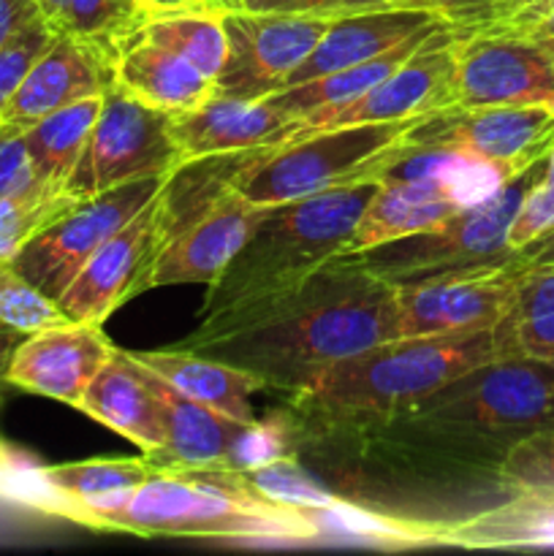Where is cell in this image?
Here are the masks:
<instances>
[{
	"label": "cell",
	"instance_id": "1",
	"mask_svg": "<svg viewBox=\"0 0 554 556\" xmlns=\"http://www.w3.org/2000/svg\"><path fill=\"white\" fill-rule=\"evenodd\" d=\"M386 340H396L394 286L331 258L302 286L193 331L179 348L291 394L310 375Z\"/></svg>",
	"mask_w": 554,
	"mask_h": 556
},
{
	"label": "cell",
	"instance_id": "2",
	"mask_svg": "<svg viewBox=\"0 0 554 556\" xmlns=\"http://www.w3.org/2000/svg\"><path fill=\"white\" fill-rule=\"evenodd\" d=\"M378 185L380 177L364 179L269 206L226 269L206 286L196 331L310 280L348 248Z\"/></svg>",
	"mask_w": 554,
	"mask_h": 556
},
{
	"label": "cell",
	"instance_id": "3",
	"mask_svg": "<svg viewBox=\"0 0 554 556\" xmlns=\"http://www.w3.org/2000/svg\"><path fill=\"white\" fill-rule=\"evenodd\" d=\"M500 356H508L500 324L470 334L396 337L310 375L291 396L315 416H407L467 369Z\"/></svg>",
	"mask_w": 554,
	"mask_h": 556
},
{
	"label": "cell",
	"instance_id": "4",
	"mask_svg": "<svg viewBox=\"0 0 554 556\" xmlns=\"http://www.w3.org/2000/svg\"><path fill=\"white\" fill-rule=\"evenodd\" d=\"M101 530L141 538H228V541H313L320 525L315 514L266 503L223 481L212 467L155 472L136 489Z\"/></svg>",
	"mask_w": 554,
	"mask_h": 556
},
{
	"label": "cell",
	"instance_id": "5",
	"mask_svg": "<svg viewBox=\"0 0 554 556\" xmlns=\"http://www.w3.org/2000/svg\"><path fill=\"white\" fill-rule=\"evenodd\" d=\"M543 161L505 179L487 199L462 206L454 215L424 231L391 239V242L375 244L358 253H340L335 258L364 269L389 286H411V282L432 280V277L467 275V271L514 264L516 253L508 244L511 223L527 190L543 174Z\"/></svg>",
	"mask_w": 554,
	"mask_h": 556
},
{
	"label": "cell",
	"instance_id": "6",
	"mask_svg": "<svg viewBox=\"0 0 554 556\" xmlns=\"http://www.w3.org/2000/svg\"><path fill=\"white\" fill-rule=\"evenodd\" d=\"M413 123L345 125L277 141L234 177L231 188L250 204L277 206L378 179L407 157L405 136Z\"/></svg>",
	"mask_w": 554,
	"mask_h": 556
},
{
	"label": "cell",
	"instance_id": "7",
	"mask_svg": "<svg viewBox=\"0 0 554 556\" xmlns=\"http://www.w3.org/2000/svg\"><path fill=\"white\" fill-rule=\"evenodd\" d=\"M407 418L435 434L483 440L508 451L554 424V364L492 358L435 391Z\"/></svg>",
	"mask_w": 554,
	"mask_h": 556
},
{
	"label": "cell",
	"instance_id": "8",
	"mask_svg": "<svg viewBox=\"0 0 554 556\" xmlns=\"http://www.w3.org/2000/svg\"><path fill=\"white\" fill-rule=\"evenodd\" d=\"M405 144L407 157L454 155L516 177L554 147V109L445 106L418 117Z\"/></svg>",
	"mask_w": 554,
	"mask_h": 556
},
{
	"label": "cell",
	"instance_id": "9",
	"mask_svg": "<svg viewBox=\"0 0 554 556\" xmlns=\"http://www.w3.org/2000/svg\"><path fill=\"white\" fill-rule=\"evenodd\" d=\"M168 119V112L147 106L117 85H109L85 150L65 179V190L74 199H90L134 179L172 174L185 161L172 139Z\"/></svg>",
	"mask_w": 554,
	"mask_h": 556
},
{
	"label": "cell",
	"instance_id": "10",
	"mask_svg": "<svg viewBox=\"0 0 554 556\" xmlns=\"http://www.w3.org/2000/svg\"><path fill=\"white\" fill-rule=\"evenodd\" d=\"M168 177V174H166ZM166 177H144L125 182L119 188L81 199L65 215L38 231L20 253L11 258L22 277L36 286L43 296L58 302L76 271L87 264L92 253L123 228L136 212L155 199Z\"/></svg>",
	"mask_w": 554,
	"mask_h": 556
},
{
	"label": "cell",
	"instance_id": "11",
	"mask_svg": "<svg viewBox=\"0 0 554 556\" xmlns=\"http://www.w3.org/2000/svg\"><path fill=\"white\" fill-rule=\"evenodd\" d=\"M451 30V106L554 109V58L527 38Z\"/></svg>",
	"mask_w": 554,
	"mask_h": 556
},
{
	"label": "cell",
	"instance_id": "12",
	"mask_svg": "<svg viewBox=\"0 0 554 556\" xmlns=\"http://www.w3.org/2000/svg\"><path fill=\"white\" fill-rule=\"evenodd\" d=\"M337 16L223 11L226 60L217 74V96L266 98L282 90Z\"/></svg>",
	"mask_w": 554,
	"mask_h": 556
},
{
	"label": "cell",
	"instance_id": "13",
	"mask_svg": "<svg viewBox=\"0 0 554 556\" xmlns=\"http://www.w3.org/2000/svg\"><path fill=\"white\" fill-rule=\"evenodd\" d=\"M451 30L443 27L362 98L293 119L282 141L345 125L407 123L451 106Z\"/></svg>",
	"mask_w": 554,
	"mask_h": 556
},
{
	"label": "cell",
	"instance_id": "14",
	"mask_svg": "<svg viewBox=\"0 0 554 556\" xmlns=\"http://www.w3.org/2000/svg\"><path fill=\"white\" fill-rule=\"evenodd\" d=\"M163 237H166V226H163L161 188L150 204L141 206L87 258L68 288L60 293L54 304L65 315V320L103 326V320L119 304L139 296Z\"/></svg>",
	"mask_w": 554,
	"mask_h": 556
},
{
	"label": "cell",
	"instance_id": "15",
	"mask_svg": "<svg viewBox=\"0 0 554 556\" xmlns=\"http://www.w3.org/2000/svg\"><path fill=\"white\" fill-rule=\"evenodd\" d=\"M521 264L445 275L394 286L396 337L470 334L494 329L505 318L519 282Z\"/></svg>",
	"mask_w": 554,
	"mask_h": 556
},
{
	"label": "cell",
	"instance_id": "16",
	"mask_svg": "<svg viewBox=\"0 0 554 556\" xmlns=\"http://www.w3.org/2000/svg\"><path fill=\"white\" fill-rule=\"evenodd\" d=\"M266 210L269 206L250 204L234 188L217 193L163 239L141 293L150 288L182 286V282H201V286L215 282L244 239L259 226Z\"/></svg>",
	"mask_w": 554,
	"mask_h": 556
},
{
	"label": "cell",
	"instance_id": "17",
	"mask_svg": "<svg viewBox=\"0 0 554 556\" xmlns=\"http://www.w3.org/2000/svg\"><path fill=\"white\" fill-rule=\"evenodd\" d=\"M114 353L112 340L98 324L47 326L25 334L9 362V386L49 396L79 410L87 386Z\"/></svg>",
	"mask_w": 554,
	"mask_h": 556
},
{
	"label": "cell",
	"instance_id": "18",
	"mask_svg": "<svg viewBox=\"0 0 554 556\" xmlns=\"http://www.w3.org/2000/svg\"><path fill=\"white\" fill-rule=\"evenodd\" d=\"M112 85V58L71 33H54L49 47L27 68L0 114V128L25 130L58 109L98 98Z\"/></svg>",
	"mask_w": 554,
	"mask_h": 556
},
{
	"label": "cell",
	"instance_id": "19",
	"mask_svg": "<svg viewBox=\"0 0 554 556\" xmlns=\"http://www.w3.org/2000/svg\"><path fill=\"white\" fill-rule=\"evenodd\" d=\"M467 204L470 201L459 185L451 182V177L435 168L416 166V161L405 157L380 177L378 190L342 253H358L391 239L411 237Z\"/></svg>",
	"mask_w": 554,
	"mask_h": 556
},
{
	"label": "cell",
	"instance_id": "20",
	"mask_svg": "<svg viewBox=\"0 0 554 556\" xmlns=\"http://www.w3.org/2000/svg\"><path fill=\"white\" fill-rule=\"evenodd\" d=\"M449 22L432 9H402V5H375L331 20L313 52L293 71L282 87L302 85L335 71L353 68L358 63L378 58L402 41L421 33L440 30Z\"/></svg>",
	"mask_w": 554,
	"mask_h": 556
},
{
	"label": "cell",
	"instance_id": "21",
	"mask_svg": "<svg viewBox=\"0 0 554 556\" xmlns=\"http://www.w3.org/2000/svg\"><path fill=\"white\" fill-rule=\"evenodd\" d=\"M291 117L269 98L212 96L190 112L172 114L168 130L182 161L237 155L282 141Z\"/></svg>",
	"mask_w": 554,
	"mask_h": 556
},
{
	"label": "cell",
	"instance_id": "22",
	"mask_svg": "<svg viewBox=\"0 0 554 556\" xmlns=\"http://www.w3.org/2000/svg\"><path fill=\"white\" fill-rule=\"evenodd\" d=\"M112 85L168 114L190 112L217 92L215 79L134 30L112 49Z\"/></svg>",
	"mask_w": 554,
	"mask_h": 556
},
{
	"label": "cell",
	"instance_id": "23",
	"mask_svg": "<svg viewBox=\"0 0 554 556\" xmlns=\"http://www.w3.org/2000/svg\"><path fill=\"white\" fill-rule=\"evenodd\" d=\"M79 410L123 434L144 454H158L163 448L161 405L152 391L150 372L130 351L114 348L109 362L87 386Z\"/></svg>",
	"mask_w": 554,
	"mask_h": 556
},
{
	"label": "cell",
	"instance_id": "24",
	"mask_svg": "<svg viewBox=\"0 0 554 556\" xmlns=\"http://www.w3.org/2000/svg\"><path fill=\"white\" fill-rule=\"evenodd\" d=\"M150 383L158 396V405H161L163 448L147 456L161 470H168V467H179V470L226 467L234 445L250 424L234 421L201 402H193L152 372Z\"/></svg>",
	"mask_w": 554,
	"mask_h": 556
},
{
	"label": "cell",
	"instance_id": "25",
	"mask_svg": "<svg viewBox=\"0 0 554 556\" xmlns=\"http://www.w3.org/2000/svg\"><path fill=\"white\" fill-rule=\"evenodd\" d=\"M161 467L150 459H87L43 467L38 481L47 494L60 500V510L76 521L101 530L103 519L128 505L136 489L150 481Z\"/></svg>",
	"mask_w": 554,
	"mask_h": 556
},
{
	"label": "cell",
	"instance_id": "26",
	"mask_svg": "<svg viewBox=\"0 0 554 556\" xmlns=\"http://www.w3.org/2000/svg\"><path fill=\"white\" fill-rule=\"evenodd\" d=\"M136 362L161 380H166L179 394L212 407L223 416L242 424H255L253 394L264 389V380L244 369L231 367L217 358L201 356L185 348L168 351H130Z\"/></svg>",
	"mask_w": 554,
	"mask_h": 556
},
{
	"label": "cell",
	"instance_id": "27",
	"mask_svg": "<svg viewBox=\"0 0 554 556\" xmlns=\"http://www.w3.org/2000/svg\"><path fill=\"white\" fill-rule=\"evenodd\" d=\"M435 543L465 548H554V497L511 494L500 508L438 527Z\"/></svg>",
	"mask_w": 554,
	"mask_h": 556
},
{
	"label": "cell",
	"instance_id": "28",
	"mask_svg": "<svg viewBox=\"0 0 554 556\" xmlns=\"http://www.w3.org/2000/svg\"><path fill=\"white\" fill-rule=\"evenodd\" d=\"M449 27V25H445ZM443 30V27H440ZM438 30L421 33V36H413L407 41H402L400 47L389 49V52L378 54V58L367 60V63H358L353 68L335 71V74L318 76V79L302 81V85L282 87V90L272 92L269 98L277 109H280L286 117H291V123L297 117H304L310 112H324V109L342 106V103H351L356 98H362L364 92L373 90L378 81H383L386 76L394 68H400L429 36H435Z\"/></svg>",
	"mask_w": 554,
	"mask_h": 556
},
{
	"label": "cell",
	"instance_id": "29",
	"mask_svg": "<svg viewBox=\"0 0 554 556\" xmlns=\"http://www.w3.org/2000/svg\"><path fill=\"white\" fill-rule=\"evenodd\" d=\"M98 109H101V96L85 98V101H76L71 106L47 114L36 125L22 130L33 174L41 182L65 188V179L71 177L81 150H85Z\"/></svg>",
	"mask_w": 554,
	"mask_h": 556
},
{
	"label": "cell",
	"instance_id": "30",
	"mask_svg": "<svg viewBox=\"0 0 554 556\" xmlns=\"http://www.w3.org/2000/svg\"><path fill=\"white\" fill-rule=\"evenodd\" d=\"M500 329L508 356L554 364V266H521Z\"/></svg>",
	"mask_w": 554,
	"mask_h": 556
},
{
	"label": "cell",
	"instance_id": "31",
	"mask_svg": "<svg viewBox=\"0 0 554 556\" xmlns=\"http://www.w3.org/2000/svg\"><path fill=\"white\" fill-rule=\"evenodd\" d=\"M134 33L144 41L179 54L210 79H217L223 60H226L223 14L150 16V20H141Z\"/></svg>",
	"mask_w": 554,
	"mask_h": 556
},
{
	"label": "cell",
	"instance_id": "32",
	"mask_svg": "<svg viewBox=\"0 0 554 556\" xmlns=\"http://www.w3.org/2000/svg\"><path fill=\"white\" fill-rule=\"evenodd\" d=\"M223 481L234 483L242 492L253 494V497L266 500V503L275 505H288V508H302L310 514H318V510L331 508L340 500L324 489L320 483H315L302 467L297 465L288 456L280 459L264 462V465L255 467H242V470H234V467H212Z\"/></svg>",
	"mask_w": 554,
	"mask_h": 556
},
{
	"label": "cell",
	"instance_id": "33",
	"mask_svg": "<svg viewBox=\"0 0 554 556\" xmlns=\"http://www.w3.org/2000/svg\"><path fill=\"white\" fill-rule=\"evenodd\" d=\"M76 201L81 199H74L60 185L41 182L33 174L30 182L0 199V258H14L38 231L65 215Z\"/></svg>",
	"mask_w": 554,
	"mask_h": 556
},
{
	"label": "cell",
	"instance_id": "34",
	"mask_svg": "<svg viewBox=\"0 0 554 556\" xmlns=\"http://www.w3.org/2000/svg\"><path fill=\"white\" fill-rule=\"evenodd\" d=\"M498 478L511 494H554V424L511 445Z\"/></svg>",
	"mask_w": 554,
	"mask_h": 556
},
{
	"label": "cell",
	"instance_id": "35",
	"mask_svg": "<svg viewBox=\"0 0 554 556\" xmlns=\"http://www.w3.org/2000/svg\"><path fill=\"white\" fill-rule=\"evenodd\" d=\"M134 27L136 20L128 0H68L58 33H71L81 41L96 43L112 58L119 38L128 36Z\"/></svg>",
	"mask_w": 554,
	"mask_h": 556
},
{
	"label": "cell",
	"instance_id": "36",
	"mask_svg": "<svg viewBox=\"0 0 554 556\" xmlns=\"http://www.w3.org/2000/svg\"><path fill=\"white\" fill-rule=\"evenodd\" d=\"M0 320L30 334L47 326L65 324V315L52 299L30 286L11 261L0 258Z\"/></svg>",
	"mask_w": 554,
	"mask_h": 556
},
{
	"label": "cell",
	"instance_id": "37",
	"mask_svg": "<svg viewBox=\"0 0 554 556\" xmlns=\"http://www.w3.org/2000/svg\"><path fill=\"white\" fill-rule=\"evenodd\" d=\"M52 36L54 27L43 16H36L0 47V114L20 87V81L25 79L27 68L49 47Z\"/></svg>",
	"mask_w": 554,
	"mask_h": 556
},
{
	"label": "cell",
	"instance_id": "38",
	"mask_svg": "<svg viewBox=\"0 0 554 556\" xmlns=\"http://www.w3.org/2000/svg\"><path fill=\"white\" fill-rule=\"evenodd\" d=\"M456 30H494L527 38L554 58V0H532L519 9L498 11L483 20L462 25Z\"/></svg>",
	"mask_w": 554,
	"mask_h": 556
},
{
	"label": "cell",
	"instance_id": "39",
	"mask_svg": "<svg viewBox=\"0 0 554 556\" xmlns=\"http://www.w3.org/2000/svg\"><path fill=\"white\" fill-rule=\"evenodd\" d=\"M386 5L383 0H242L239 9L261 14H304V16H342L353 11Z\"/></svg>",
	"mask_w": 554,
	"mask_h": 556
},
{
	"label": "cell",
	"instance_id": "40",
	"mask_svg": "<svg viewBox=\"0 0 554 556\" xmlns=\"http://www.w3.org/2000/svg\"><path fill=\"white\" fill-rule=\"evenodd\" d=\"M33 179L30 157H27L22 130L0 128V199L20 190Z\"/></svg>",
	"mask_w": 554,
	"mask_h": 556
},
{
	"label": "cell",
	"instance_id": "41",
	"mask_svg": "<svg viewBox=\"0 0 554 556\" xmlns=\"http://www.w3.org/2000/svg\"><path fill=\"white\" fill-rule=\"evenodd\" d=\"M130 11L139 25L150 16L168 14H223L221 0H130Z\"/></svg>",
	"mask_w": 554,
	"mask_h": 556
},
{
	"label": "cell",
	"instance_id": "42",
	"mask_svg": "<svg viewBox=\"0 0 554 556\" xmlns=\"http://www.w3.org/2000/svg\"><path fill=\"white\" fill-rule=\"evenodd\" d=\"M503 3H508V0H429V5L449 22V27L470 25Z\"/></svg>",
	"mask_w": 554,
	"mask_h": 556
},
{
	"label": "cell",
	"instance_id": "43",
	"mask_svg": "<svg viewBox=\"0 0 554 556\" xmlns=\"http://www.w3.org/2000/svg\"><path fill=\"white\" fill-rule=\"evenodd\" d=\"M36 16H41L36 0H0V47Z\"/></svg>",
	"mask_w": 554,
	"mask_h": 556
},
{
	"label": "cell",
	"instance_id": "44",
	"mask_svg": "<svg viewBox=\"0 0 554 556\" xmlns=\"http://www.w3.org/2000/svg\"><path fill=\"white\" fill-rule=\"evenodd\" d=\"M25 334L27 331H20V329H14V326L5 324V320H0V402H3L5 389H9V380H5L9 362H11V356H14L16 345L25 340Z\"/></svg>",
	"mask_w": 554,
	"mask_h": 556
},
{
	"label": "cell",
	"instance_id": "45",
	"mask_svg": "<svg viewBox=\"0 0 554 556\" xmlns=\"http://www.w3.org/2000/svg\"><path fill=\"white\" fill-rule=\"evenodd\" d=\"M516 261L521 266H554V228L532 244H527L525 250H519Z\"/></svg>",
	"mask_w": 554,
	"mask_h": 556
},
{
	"label": "cell",
	"instance_id": "46",
	"mask_svg": "<svg viewBox=\"0 0 554 556\" xmlns=\"http://www.w3.org/2000/svg\"><path fill=\"white\" fill-rule=\"evenodd\" d=\"M65 5L68 0H38V9H41V16L54 27V33L60 30L63 25V14H65Z\"/></svg>",
	"mask_w": 554,
	"mask_h": 556
},
{
	"label": "cell",
	"instance_id": "47",
	"mask_svg": "<svg viewBox=\"0 0 554 556\" xmlns=\"http://www.w3.org/2000/svg\"><path fill=\"white\" fill-rule=\"evenodd\" d=\"M383 3L386 5H402V9H432V5H429V0H383Z\"/></svg>",
	"mask_w": 554,
	"mask_h": 556
},
{
	"label": "cell",
	"instance_id": "48",
	"mask_svg": "<svg viewBox=\"0 0 554 556\" xmlns=\"http://www.w3.org/2000/svg\"><path fill=\"white\" fill-rule=\"evenodd\" d=\"M527 3H532V0H508V3H503L500 5V9H494V11H489V14H498V11H508V9H519V5H527ZM487 14V16H489ZM483 20V16H481ZM478 22V20H476ZM462 27V25H459Z\"/></svg>",
	"mask_w": 554,
	"mask_h": 556
},
{
	"label": "cell",
	"instance_id": "49",
	"mask_svg": "<svg viewBox=\"0 0 554 556\" xmlns=\"http://www.w3.org/2000/svg\"><path fill=\"white\" fill-rule=\"evenodd\" d=\"M5 472H9V459H5V451L3 445H0V478H3Z\"/></svg>",
	"mask_w": 554,
	"mask_h": 556
},
{
	"label": "cell",
	"instance_id": "50",
	"mask_svg": "<svg viewBox=\"0 0 554 556\" xmlns=\"http://www.w3.org/2000/svg\"><path fill=\"white\" fill-rule=\"evenodd\" d=\"M223 11H237L239 5H242V0H221Z\"/></svg>",
	"mask_w": 554,
	"mask_h": 556
},
{
	"label": "cell",
	"instance_id": "51",
	"mask_svg": "<svg viewBox=\"0 0 554 556\" xmlns=\"http://www.w3.org/2000/svg\"><path fill=\"white\" fill-rule=\"evenodd\" d=\"M543 497H554V494H543Z\"/></svg>",
	"mask_w": 554,
	"mask_h": 556
},
{
	"label": "cell",
	"instance_id": "52",
	"mask_svg": "<svg viewBox=\"0 0 554 556\" xmlns=\"http://www.w3.org/2000/svg\"><path fill=\"white\" fill-rule=\"evenodd\" d=\"M36 3H38V0H36Z\"/></svg>",
	"mask_w": 554,
	"mask_h": 556
},
{
	"label": "cell",
	"instance_id": "53",
	"mask_svg": "<svg viewBox=\"0 0 554 556\" xmlns=\"http://www.w3.org/2000/svg\"><path fill=\"white\" fill-rule=\"evenodd\" d=\"M128 3H130V0H128Z\"/></svg>",
	"mask_w": 554,
	"mask_h": 556
}]
</instances>
